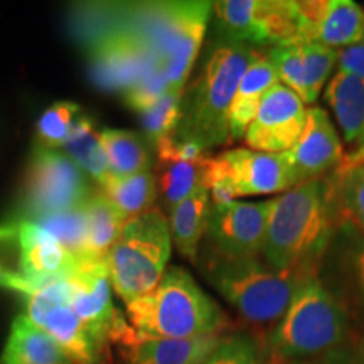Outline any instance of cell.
Here are the masks:
<instances>
[{"label": "cell", "mask_w": 364, "mask_h": 364, "mask_svg": "<svg viewBox=\"0 0 364 364\" xmlns=\"http://www.w3.org/2000/svg\"><path fill=\"white\" fill-rule=\"evenodd\" d=\"M12 257L19 260V226L4 225L0 226V289L14 290L27 297L34 290L22 279L19 270L9 263Z\"/></svg>", "instance_id": "34"}, {"label": "cell", "mask_w": 364, "mask_h": 364, "mask_svg": "<svg viewBox=\"0 0 364 364\" xmlns=\"http://www.w3.org/2000/svg\"><path fill=\"white\" fill-rule=\"evenodd\" d=\"M100 142L113 177H129L149 171L150 152L147 140L140 134L105 129L100 132Z\"/></svg>", "instance_id": "28"}, {"label": "cell", "mask_w": 364, "mask_h": 364, "mask_svg": "<svg viewBox=\"0 0 364 364\" xmlns=\"http://www.w3.org/2000/svg\"><path fill=\"white\" fill-rule=\"evenodd\" d=\"M258 49L215 39L199 75L184 91L181 122L174 139L198 144L204 152L230 140L228 115L236 88Z\"/></svg>", "instance_id": "2"}, {"label": "cell", "mask_w": 364, "mask_h": 364, "mask_svg": "<svg viewBox=\"0 0 364 364\" xmlns=\"http://www.w3.org/2000/svg\"><path fill=\"white\" fill-rule=\"evenodd\" d=\"M83 203L76 208L66 209V211L51 213V215L31 220L48 233H51L76 262L88 260V257H86V223Z\"/></svg>", "instance_id": "31"}, {"label": "cell", "mask_w": 364, "mask_h": 364, "mask_svg": "<svg viewBox=\"0 0 364 364\" xmlns=\"http://www.w3.org/2000/svg\"><path fill=\"white\" fill-rule=\"evenodd\" d=\"M91 191L85 171L71 157L36 144L24 182L26 208L33 220L80 206Z\"/></svg>", "instance_id": "9"}, {"label": "cell", "mask_w": 364, "mask_h": 364, "mask_svg": "<svg viewBox=\"0 0 364 364\" xmlns=\"http://www.w3.org/2000/svg\"><path fill=\"white\" fill-rule=\"evenodd\" d=\"M272 199L262 203L211 204L206 228L209 257L240 260L263 252Z\"/></svg>", "instance_id": "11"}, {"label": "cell", "mask_w": 364, "mask_h": 364, "mask_svg": "<svg viewBox=\"0 0 364 364\" xmlns=\"http://www.w3.org/2000/svg\"><path fill=\"white\" fill-rule=\"evenodd\" d=\"M238 196H268L287 193L295 188L292 167L284 154L255 152L235 149L220 154Z\"/></svg>", "instance_id": "16"}, {"label": "cell", "mask_w": 364, "mask_h": 364, "mask_svg": "<svg viewBox=\"0 0 364 364\" xmlns=\"http://www.w3.org/2000/svg\"><path fill=\"white\" fill-rule=\"evenodd\" d=\"M318 270L329 282H338L341 292H351L359 306L364 307V235L349 226H339Z\"/></svg>", "instance_id": "19"}, {"label": "cell", "mask_w": 364, "mask_h": 364, "mask_svg": "<svg viewBox=\"0 0 364 364\" xmlns=\"http://www.w3.org/2000/svg\"><path fill=\"white\" fill-rule=\"evenodd\" d=\"M70 306L103 353L134 334L129 321L112 302V285L105 260H78L70 275Z\"/></svg>", "instance_id": "8"}, {"label": "cell", "mask_w": 364, "mask_h": 364, "mask_svg": "<svg viewBox=\"0 0 364 364\" xmlns=\"http://www.w3.org/2000/svg\"><path fill=\"white\" fill-rule=\"evenodd\" d=\"M322 364H364V341L351 346L341 348L326 354V361Z\"/></svg>", "instance_id": "37"}, {"label": "cell", "mask_w": 364, "mask_h": 364, "mask_svg": "<svg viewBox=\"0 0 364 364\" xmlns=\"http://www.w3.org/2000/svg\"><path fill=\"white\" fill-rule=\"evenodd\" d=\"M279 83V75H277L270 59L267 58V54L258 51L245 75L241 76L233 103L230 107V115H228L230 140L243 139L248 127L257 117L258 107H260L265 93Z\"/></svg>", "instance_id": "20"}, {"label": "cell", "mask_w": 364, "mask_h": 364, "mask_svg": "<svg viewBox=\"0 0 364 364\" xmlns=\"http://www.w3.org/2000/svg\"><path fill=\"white\" fill-rule=\"evenodd\" d=\"M221 339L220 334L191 339H145L134 332L118 348L124 364H204Z\"/></svg>", "instance_id": "18"}, {"label": "cell", "mask_w": 364, "mask_h": 364, "mask_svg": "<svg viewBox=\"0 0 364 364\" xmlns=\"http://www.w3.org/2000/svg\"><path fill=\"white\" fill-rule=\"evenodd\" d=\"M300 17V43L349 48L364 41V11L351 0L295 2Z\"/></svg>", "instance_id": "15"}, {"label": "cell", "mask_w": 364, "mask_h": 364, "mask_svg": "<svg viewBox=\"0 0 364 364\" xmlns=\"http://www.w3.org/2000/svg\"><path fill=\"white\" fill-rule=\"evenodd\" d=\"M86 223V257L88 260H105L129 221L103 194L93 189L83 203Z\"/></svg>", "instance_id": "22"}, {"label": "cell", "mask_w": 364, "mask_h": 364, "mask_svg": "<svg viewBox=\"0 0 364 364\" xmlns=\"http://www.w3.org/2000/svg\"><path fill=\"white\" fill-rule=\"evenodd\" d=\"M363 166H364V164H363Z\"/></svg>", "instance_id": "40"}, {"label": "cell", "mask_w": 364, "mask_h": 364, "mask_svg": "<svg viewBox=\"0 0 364 364\" xmlns=\"http://www.w3.org/2000/svg\"><path fill=\"white\" fill-rule=\"evenodd\" d=\"M206 277L241 317L253 324H267L284 316L299 285L309 275L275 272L258 257L240 260L208 257Z\"/></svg>", "instance_id": "7"}, {"label": "cell", "mask_w": 364, "mask_h": 364, "mask_svg": "<svg viewBox=\"0 0 364 364\" xmlns=\"http://www.w3.org/2000/svg\"><path fill=\"white\" fill-rule=\"evenodd\" d=\"M292 167L295 186L321 179L332 169H338L344 159L343 144L326 110L307 108V120L297 144L284 152Z\"/></svg>", "instance_id": "14"}, {"label": "cell", "mask_w": 364, "mask_h": 364, "mask_svg": "<svg viewBox=\"0 0 364 364\" xmlns=\"http://www.w3.org/2000/svg\"><path fill=\"white\" fill-rule=\"evenodd\" d=\"M182 98L184 90L167 91L156 103L150 105L147 110L139 113L140 124L150 145H156L162 140L174 136L181 122Z\"/></svg>", "instance_id": "32"}, {"label": "cell", "mask_w": 364, "mask_h": 364, "mask_svg": "<svg viewBox=\"0 0 364 364\" xmlns=\"http://www.w3.org/2000/svg\"><path fill=\"white\" fill-rule=\"evenodd\" d=\"M172 252L169 221L152 208L125 223L107 258L108 280L127 304L156 289L167 270Z\"/></svg>", "instance_id": "6"}, {"label": "cell", "mask_w": 364, "mask_h": 364, "mask_svg": "<svg viewBox=\"0 0 364 364\" xmlns=\"http://www.w3.org/2000/svg\"><path fill=\"white\" fill-rule=\"evenodd\" d=\"M324 98L334 112L344 140L354 145L364 132V83L356 76L338 71L326 86Z\"/></svg>", "instance_id": "24"}, {"label": "cell", "mask_w": 364, "mask_h": 364, "mask_svg": "<svg viewBox=\"0 0 364 364\" xmlns=\"http://www.w3.org/2000/svg\"><path fill=\"white\" fill-rule=\"evenodd\" d=\"M307 120V108L292 90L275 85L258 107L257 117L245 134L250 150L284 154L297 144Z\"/></svg>", "instance_id": "12"}, {"label": "cell", "mask_w": 364, "mask_h": 364, "mask_svg": "<svg viewBox=\"0 0 364 364\" xmlns=\"http://www.w3.org/2000/svg\"><path fill=\"white\" fill-rule=\"evenodd\" d=\"M19 273L31 289L65 279L76 260L51 233L31 220L19 223Z\"/></svg>", "instance_id": "17"}, {"label": "cell", "mask_w": 364, "mask_h": 364, "mask_svg": "<svg viewBox=\"0 0 364 364\" xmlns=\"http://www.w3.org/2000/svg\"><path fill=\"white\" fill-rule=\"evenodd\" d=\"M339 71L348 73L364 83V41L338 51Z\"/></svg>", "instance_id": "36"}, {"label": "cell", "mask_w": 364, "mask_h": 364, "mask_svg": "<svg viewBox=\"0 0 364 364\" xmlns=\"http://www.w3.org/2000/svg\"><path fill=\"white\" fill-rule=\"evenodd\" d=\"M26 317L43 329L73 364H105L108 359L71 309L66 277L27 295Z\"/></svg>", "instance_id": "10"}, {"label": "cell", "mask_w": 364, "mask_h": 364, "mask_svg": "<svg viewBox=\"0 0 364 364\" xmlns=\"http://www.w3.org/2000/svg\"><path fill=\"white\" fill-rule=\"evenodd\" d=\"M267 58L282 85L292 90L304 105H312L338 65V51L317 43L272 46Z\"/></svg>", "instance_id": "13"}, {"label": "cell", "mask_w": 364, "mask_h": 364, "mask_svg": "<svg viewBox=\"0 0 364 364\" xmlns=\"http://www.w3.org/2000/svg\"><path fill=\"white\" fill-rule=\"evenodd\" d=\"M211 198L208 188H199L188 199L171 209V236L177 252L188 260H198L199 243L206 235Z\"/></svg>", "instance_id": "23"}, {"label": "cell", "mask_w": 364, "mask_h": 364, "mask_svg": "<svg viewBox=\"0 0 364 364\" xmlns=\"http://www.w3.org/2000/svg\"><path fill=\"white\" fill-rule=\"evenodd\" d=\"M208 159L186 162L171 156H157L159 162V181L164 206L167 209L176 208L177 204L188 199L194 191L206 188V167Z\"/></svg>", "instance_id": "27"}, {"label": "cell", "mask_w": 364, "mask_h": 364, "mask_svg": "<svg viewBox=\"0 0 364 364\" xmlns=\"http://www.w3.org/2000/svg\"><path fill=\"white\" fill-rule=\"evenodd\" d=\"M0 364H73L63 349L26 316L12 322Z\"/></svg>", "instance_id": "21"}, {"label": "cell", "mask_w": 364, "mask_h": 364, "mask_svg": "<svg viewBox=\"0 0 364 364\" xmlns=\"http://www.w3.org/2000/svg\"><path fill=\"white\" fill-rule=\"evenodd\" d=\"M81 108L76 103L59 102L49 107L38 122V144L48 149L65 147L80 118Z\"/></svg>", "instance_id": "33"}, {"label": "cell", "mask_w": 364, "mask_h": 364, "mask_svg": "<svg viewBox=\"0 0 364 364\" xmlns=\"http://www.w3.org/2000/svg\"><path fill=\"white\" fill-rule=\"evenodd\" d=\"M287 364H309V363H304V361H295V363H287Z\"/></svg>", "instance_id": "39"}, {"label": "cell", "mask_w": 364, "mask_h": 364, "mask_svg": "<svg viewBox=\"0 0 364 364\" xmlns=\"http://www.w3.org/2000/svg\"><path fill=\"white\" fill-rule=\"evenodd\" d=\"M125 307L132 329L145 339L203 338L228 326L221 307L181 267L167 268L152 292Z\"/></svg>", "instance_id": "3"}, {"label": "cell", "mask_w": 364, "mask_h": 364, "mask_svg": "<svg viewBox=\"0 0 364 364\" xmlns=\"http://www.w3.org/2000/svg\"><path fill=\"white\" fill-rule=\"evenodd\" d=\"M204 364H265L257 343L243 334L223 338Z\"/></svg>", "instance_id": "35"}, {"label": "cell", "mask_w": 364, "mask_h": 364, "mask_svg": "<svg viewBox=\"0 0 364 364\" xmlns=\"http://www.w3.org/2000/svg\"><path fill=\"white\" fill-rule=\"evenodd\" d=\"M327 182L336 230L349 226L364 235V166L336 169Z\"/></svg>", "instance_id": "26"}, {"label": "cell", "mask_w": 364, "mask_h": 364, "mask_svg": "<svg viewBox=\"0 0 364 364\" xmlns=\"http://www.w3.org/2000/svg\"><path fill=\"white\" fill-rule=\"evenodd\" d=\"M147 49L154 71L169 91L184 90L201 48L211 2H169L120 7Z\"/></svg>", "instance_id": "4"}, {"label": "cell", "mask_w": 364, "mask_h": 364, "mask_svg": "<svg viewBox=\"0 0 364 364\" xmlns=\"http://www.w3.org/2000/svg\"><path fill=\"white\" fill-rule=\"evenodd\" d=\"M364 164V132L361 134V136L358 139V142L354 144V149L348 156H344L343 162L338 169H351V167L356 166H363Z\"/></svg>", "instance_id": "38"}, {"label": "cell", "mask_w": 364, "mask_h": 364, "mask_svg": "<svg viewBox=\"0 0 364 364\" xmlns=\"http://www.w3.org/2000/svg\"><path fill=\"white\" fill-rule=\"evenodd\" d=\"M100 189L127 220H132L152 209L157 198V179L149 169L129 177H112Z\"/></svg>", "instance_id": "29"}, {"label": "cell", "mask_w": 364, "mask_h": 364, "mask_svg": "<svg viewBox=\"0 0 364 364\" xmlns=\"http://www.w3.org/2000/svg\"><path fill=\"white\" fill-rule=\"evenodd\" d=\"M260 0H225L213 4L216 39L247 44L252 48L268 46V39L258 17Z\"/></svg>", "instance_id": "25"}, {"label": "cell", "mask_w": 364, "mask_h": 364, "mask_svg": "<svg viewBox=\"0 0 364 364\" xmlns=\"http://www.w3.org/2000/svg\"><path fill=\"white\" fill-rule=\"evenodd\" d=\"M65 149L68 157H71L78 164V167L88 172L98 182L100 188H103L113 177L102 142H100V134L95 132L90 117L80 115Z\"/></svg>", "instance_id": "30"}, {"label": "cell", "mask_w": 364, "mask_h": 364, "mask_svg": "<svg viewBox=\"0 0 364 364\" xmlns=\"http://www.w3.org/2000/svg\"><path fill=\"white\" fill-rule=\"evenodd\" d=\"M334 231L327 177L295 186L272 199L263 262L275 272L318 273Z\"/></svg>", "instance_id": "1"}, {"label": "cell", "mask_w": 364, "mask_h": 364, "mask_svg": "<svg viewBox=\"0 0 364 364\" xmlns=\"http://www.w3.org/2000/svg\"><path fill=\"white\" fill-rule=\"evenodd\" d=\"M346 306L331 292L318 273L299 285L284 316L273 327L268 346L273 356L295 363L327 354L343 346L348 336Z\"/></svg>", "instance_id": "5"}]
</instances>
